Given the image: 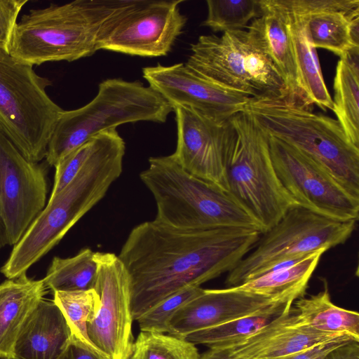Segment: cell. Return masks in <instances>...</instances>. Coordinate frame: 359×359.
Returning a JSON list of instances; mask_svg holds the SVG:
<instances>
[{
    "instance_id": "1",
    "label": "cell",
    "mask_w": 359,
    "mask_h": 359,
    "mask_svg": "<svg viewBox=\"0 0 359 359\" xmlns=\"http://www.w3.org/2000/svg\"><path fill=\"white\" fill-rule=\"evenodd\" d=\"M262 233L243 228L180 229L155 219L134 227L118 255L128 276L133 320L186 287L232 271Z\"/></svg>"
},
{
    "instance_id": "2",
    "label": "cell",
    "mask_w": 359,
    "mask_h": 359,
    "mask_svg": "<svg viewBox=\"0 0 359 359\" xmlns=\"http://www.w3.org/2000/svg\"><path fill=\"white\" fill-rule=\"evenodd\" d=\"M126 144L116 129L94 136V146L71 182L48 203L1 266L8 279L26 273L106 194L121 175Z\"/></svg>"
},
{
    "instance_id": "3",
    "label": "cell",
    "mask_w": 359,
    "mask_h": 359,
    "mask_svg": "<svg viewBox=\"0 0 359 359\" xmlns=\"http://www.w3.org/2000/svg\"><path fill=\"white\" fill-rule=\"evenodd\" d=\"M132 1L76 0L31 9L17 22L8 53L32 66L90 56L103 28Z\"/></svg>"
},
{
    "instance_id": "4",
    "label": "cell",
    "mask_w": 359,
    "mask_h": 359,
    "mask_svg": "<svg viewBox=\"0 0 359 359\" xmlns=\"http://www.w3.org/2000/svg\"><path fill=\"white\" fill-rule=\"evenodd\" d=\"M140 177L154 196V219L159 222L186 229L243 228L263 233L228 191L189 174L171 155L149 158Z\"/></svg>"
},
{
    "instance_id": "5",
    "label": "cell",
    "mask_w": 359,
    "mask_h": 359,
    "mask_svg": "<svg viewBox=\"0 0 359 359\" xmlns=\"http://www.w3.org/2000/svg\"><path fill=\"white\" fill-rule=\"evenodd\" d=\"M244 110L266 132L315 159L359 198V148L337 119L313 112L311 107L289 97H252Z\"/></svg>"
},
{
    "instance_id": "6",
    "label": "cell",
    "mask_w": 359,
    "mask_h": 359,
    "mask_svg": "<svg viewBox=\"0 0 359 359\" xmlns=\"http://www.w3.org/2000/svg\"><path fill=\"white\" fill-rule=\"evenodd\" d=\"M172 107L141 81L107 79L86 105L61 114L48 142L46 160L55 166L66 154L92 137L138 121L165 123Z\"/></svg>"
},
{
    "instance_id": "7",
    "label": "cell",
    "mask_w": 359,
    "mask_h": 359,
    "mask_svg": "<svg viewBox=\"0 0 359 359\" xmlns=\"http://www.w3.org/2000/svg\"><path fill=\"white\" fill-rule=\"evenodd\" d=\"M230 121L233 136L226 168L228 192L264 233L298 205L278 178L265 130L245 110Z\"/></svg>"
},
{
    "instance_id": "8",
    "label": "cell",
    "mask_w": 359,
    "mask_h": 359,
    "mask_svg": "<svg viewBox=\"0 0 359 359\" xmlns=\"http://www.w3.org/2000/svg\"><path fill=\"white\" fill-rule=\"evenodd\" d=\"M51 86L33 66L0 49V133L29 161L46 157L48 142L64 111L48 96Z\"/></svg>"
},
{
    "instance_id": "9",
    "label": "cell",
    "mask_w": 359,
    "mask_h": 359,
    "mask_svg": "<svg viewBox=\"0 0 359 359\" xmlns=\"http://www.w3.org/2000/svg\"><path fill=\"white\" fill-rule=\"evenodd\" d=\"M190 50L184 64L207 81L252 98H290L282 76L248 30L201 35Z\"/></svg>"
},
{
    "instance_id": "10",
    "label": "cell",
    "mask_w": 359,
    "mask_h": 359,
    "mask_svg": "<svg viewBox=\"0 0 359 359\" xmlns=\"http://www.w3.org/2000/svg\"><path fill=\"white\" fill-rule=\"evenodd\" d=\"M357 221L335 220L296 205L262 233L254 248L228 273V287L266 273L278 265L301 259L321 249L345 243Z\"/></svg>"
},
{
    "instance_id": "11",
    "label": "cell",
    "mask_w": 359,
    "mask_h": 359,
    "mask_svg": "<svg viewBox=\"0 0 359 359\" xmlns=\"http://www.w3.org/2000/svg\"><path fill=\"white\" fill-rule=\"evenodd\" d=\"M265 132L278 178L298 205L335 220L358 221L359 198L309 155Z\"/></svg>"
},
{
    "instance_id": "12",
    "label": "cell",
    "mask_w": 359,
    "mask_h": 359,
    "mask_svg": "<svg viewBox=\"0 0 359 359\" xmlns=\"http://www.w3.org/2000/svg\"><path fill=\"white\" fill-rule=\"evenodd\" d=\"M183 1L133 0L103 28L97 50L147 57L168 55L187 23L180 11Z\"/></svg>"
},
{
    "instance_id": "13",
    "label": "cell",
    "mask_w": 359,
    "mask_h": 359,
    "mask_svg": "<svg viewBox=\"0 0 359 359\" xmlns=\"http://www.w3.org/2000/svg\"><path fill=\"white\" fill-rule=\"evenodd\" d=\"M97 276L95 290L100 303L87 325L92 343L108 359H129L133 348V318L128 273L118 255L96 252Z\"/></svg>"
},
{
    "instance_id": "14",
    "label": "cell",
    "mask_w": 359,
    "mask_h": 359,
    "mask_svg": "<svg viewBox=\"0 0 359 359\" xmlns=\"http://www.w3.org/2000/svg\"><path fill=\"white\" fill-rule=\"evenodd\" d=\"M47 191L44 168L0 133V216L8 245L17 244L44 209Z\"/></svg>"
},
{
    "instance_id": "15",
    "label": "cell",
    "mask_w": 359,
    "mask_h": 359,
    "mask_svg": "<svg viewBox=\"0 0 359 359\" xmlns=\"http://www.w3.org/2000/svg\"><path fill=\"white\" fill-rule=\"evenodd\" d=\"M177 139L171 154L189 174L228 191L226 168L233 128L186 107L173 108Z\"/></svg>"
},
{
    "instance_id": "16",
    "label": "cell",
    "mask_w": 359,
    "mask_h": 359,
    "mask_svg": "<svg viewBox=\"0 0 359 359\" xmlns=\"http://www.w3.org/2000/svg\"><path fill=\"white\" fill-rule=\"evenodd\" d=\"M142 75L172 108L189 107L218 121H229L243 111L252 98L200 77L182 62L146 67Z\"/></svg>"
},
{
    "instance_id": "17",
    "label": "cell",
    "mask_w": 359,
    "mask_h": 359,
    "mask_svg": "<svg viewBox=\"0 0 359 359\" xmlns=\"http://www.w3.org/2000/svg\"><path fill=\"white\" fill-rule=\"evenodd\" d=\"M351 340L355 339L347 334L319 332L305 326L292 306L255 333L214 347L224 348L234 359H284L324 343Z\"/></svg>"
},
{
    "instance_id": "18",
    "label": "cell",
    "mask_w": 359,
    "mask_h": 359,
    "mask_svg": "<svg viewBox=\"0 0 359 359\" xmlns=\"http://www.w3.org/2000/svg\"><path fill=\"white\" fill-rule=\"evenodd\" d=\"M289 301L231 287L204 289L202 294L182 306L171 318L168 334L182 338L191 332L252 315Z\"/></svg>"
},
{
    "instance_id": "19",
    "label": "cell",
    "mask_w": 359,
    "mask_h": 359,
    "mask_svg": "<svg viewBox=\"0 0 359 359\" xmlns=\"http://www.w3.org/2000/svg\"><path fill=\"white\" fill-rule=\"evenodd\" d=\"M261 4L262 14L247 30L282 76L290 98L311 107L300 89L287 13L277 0H261Z\"/></svg>"
},
{
    "instance_id": "20",
    "label": "cell",
    "mask_w": 359,
    "mask_h": 359,
    "mask_svg": "<svg viewBox=\"0 0 359 359\" xmlns=\"http://www.w3.org/2000/svg\"><path fill=\"white\" fill-rule=\"evenodd\" d=\"M71 339V332L53 300L43 299L21 330L13 359H59Z\"/></svg>"
},
{
    "instance_id": "21",
    "label": "cell",
    "mask_w": 359,
    "mask_h": 359,
    "mask_svg": "<svg viewBox=\"0 0 359 359\" xmlns=\"http://www.w3.org/2000/svg\"><path fill=\"white\" fill-rule=\"evenodd\" d=\"M46 290L26 273L0 284V358L13 359L17 338Z\"/></svg>"
},
{
    "instance_id": "22",
    "label": "cell",
    "mask_w": 359,
    "mask_h": 359,
    "mask_svg": "<svg viewBox=\"0 0 359 359\" xmlns=\"http://www.w3.org/2000/svg\"><path fill=\"white\" fill-rule=\"evenodd\" d=\"M321 249L301 259L278 265L275 269L231 288L273 299L295 301L304 297L311 277L322 255Z\"/></svg>"
},
{
    "instance_id": "23",
    "label": "cell",
    "mask_w": 359,
    "mask_h": 359,
    "mask_svg": "<svg viewBox=\"0 0 359 359\" xmlns=\"http://www.w3.org/2000/svg\"><path fill=\"white\" fill-rule=\"evenodd\" d=\"M285 11L304 99L310 106L316 104L323 111L333 110L332 99L323 79L316 48L310 40L306 16Z\"/></svg>"
},
{
    "instance_id": "24",
    "label": "cell",
    "mask_w": 359,
    "mask_h": 359,
    "mask_svg": "<svg viewBox=\"0 0 359 359\" xmlns=\"http://www.w3.org/2000/svg\"><path fill=\"white\" fill-rule=\"evenodd\" d=\"M294 302L297 318L305 326L319 332L347 334L359 341V313L334 304L325 280L322 291Z\"/></svg>"
},
{
    "instance_id": "25",
    "label": "cell",
    "mask_w": 359,
    "mask_h": 359,
    "mask_svg": "<svg viewBox=\"0 0 359 359\" xmlns=\"http://www.w3.org/2000/svg\"><path fill=\"white\" fill-rule=\"evenodd\" d=\"M359 47L338 62L334 79L333 111L348 140L359 148Z\"/></svg>"
},
{
    "instance_id": "26",
    "label": "cell",
    "mask_w": 359,
    "mask_h": 359,
    "mask_svg": "<svg viewBox=\"0 0 359 359\" xmlns=\"http://www.w3.org/2000/svg\"><path fill=\"white\" fill-rule=\"evenodd\" d=\"M293 303L289 301L278 304L265 311L191 332L182 338L194 345L203 344L209 348L236 341L264 327L290 309Z\"/></svg>"
},
{
    "instance_id": "27",
    "label": "cell",
    "mask_w": 359,
    "mask_h": 359,
    "mask_svg": "<svg viewBox=\"0 0 359 359\" xmlns=\"http://www.w3.org/2000/svg\"><path fill=\"white\" fill-rule=\"evenodd\" d=\"M94 254L86 248L72 257H55L42 279L44 285L53 292L94 289L97 276Z\"/></svg>"
},
{
    "instance_id": "28",
    "label": "cell",
    "mask_w": 359,
    "mask_h": 359,
    "mask_svg": "<svg viewBox=\"0 0 359 359\" xmlns=\"http://www.w3.org/2000/svg\"><path fill=\"white\" fill-rule=\"evenodd\" d=\"M359 8L350 12L329 11L306 16L311 42L317 48L327 49L340 57L354 46L351 27Z\"/></svg>"
},
{
    "instance_id": "29",
    "label": "cell",
    "mask_w": 359,
    "mask_h": 359,
    "mask_svg": "<svg viewBox=\"0 0 359 359\" xmlns=\"http://www.w3.org/2000/svg\"><path fill=\"white\" fill-rule=\"evenodd\" d=\"M53 301L63 314L71 336L103 354L90 340L87 331V325L95 317L99 307L96 290L55 291Z\"/></svg>"
},
{
    "instance_id": "30",
    "label": "cell",
    "mask_w": 359,
    "mask_h": 359,
    "mask_svg": "<svg viewBox=\"0 0 359 359\" xmlns=\"http://www.w3.org/2000/svg\"><path fill=\"white\" fill-rule=\"evenodd\" d=\"M208 15L202 25L214 32L243 30L262 14L261 0H207Z\"/></svg>"
},
{
    "instance_id": "31",
    "label": "cell",
    "mask_w": 359,
    "mask_h": 359,
    "mask_svg": "<svg viewBox=\"0 0 359 359\" xmlns=\"http://www.w3.org/2000/svg\"><path fill=\"white\" fill-rule=\"evenodd\" d=\"M196 345L165 333L141 331L129 359H198Z\"/></svg>"
},
{
    "instance_id": "32",
    "label": "cell",
    "mask_w": 359,
    "mask_h": 359,
    "mask_svg": "<svg viewBox=\"0 0 359 359\" xmlns=\"http://www.w3.org/2000/svg\"><path fill=\"white\" fill-rule=\"evenodd\" d=\"M203 290L201 287L191 286L167 297L137 320L140 330L168 333V323L174 314L184 304L202 294Z\"/></svg>"
},
{
    "instance_id": "33",
    "label": "cell",
    "mask_w": 359,
    "mask_h": 359,
    "mask_svg": "<svg viewBox=\"0 0 359 359\" xmlns=\"http://www.w3.org/2000/svg\"><path fill=\"white\" fill-rule=\"evenodd\" d=\"M94 146V136L63 156L55 165L54 183L50 197L65 189L77 175Z\"/></svg>"
},
{
    "instance_id": "34",
    "label": "cell",
    "mask_w": 359,
    "mask_h": 359,
    "mask_svg": "<svg viewBox=\"0 0 359 359\" xmlns=\"http://www.w3.org/2000/svg\"><path fill=\"white\" fill-rule=\"evenodd\" d=\"M286 11L301 15L329 12H350L359 8L358 0H277Z\"/></svg>"
},
{
    "instance_id": "35",
    "label": "cell",
    "mask_w": 359,
    "mask_h": 359,
    "mask_svg": "<svg viewBox=\"0 0 359 359\" xmlns=\"http://www.w3.org/2000/svg\"><path fill=\"white\" fill-rule=\"evenodd\" d=\"M27 0H0V49L8 52L18 15Z\"/></svg>"
},
{
    "instance_id": "36",
    "label": "cell",
    "mask_w": 359,
    "mask_h": 359,
    "mask_svg": "<svg viewBox=\"0 0 359 359\" xmlns=\"http://www.w3.org/2000/svg\"><path fill=\"white\" fill-rule=\"evenodd\" d=\"M59 359H108L101 353L90 348L79 339H71Z\"/></svg>"
},
{
    "instance_id": "37",
    "label": "cell",
    "mask_w": 359,
    "mask_h": 359,
    "mask_svg": "<svg viewBox=\"0 0 359 359\" xmlns=\"http://www.w3.org/2000/svg\"><path fill=\"white\" fill-rule=\"evenodd\" d=\"M345 342L346 341H336L324 343L291 355L284 359H323L327 353Z\"/></svg>"
},
{
    "instance_id": "38",
    "label": "cell",
    "mask_w": 359,
    "mask_h": 359,
    "mask_svg": "<svg viewBox=\"0 0 359 359\" xmlns=\"http://www.w3.org/2000/svg\"><path fill=\"white\" fill-rule=\"evenodd\" d=\"M323 359H359V341L343 343L327 353Z\"/></svg>"
},
{
    "instance_id": "39",
    "label": "cell",
    "mask_w": 359,
    "mask_h": 359,
    "mask_svg": "<svg viewBox=\"0 0 359 359\" xmlns=\"http://www.w3.org/2000/svg\"><path fill=\"white\" fill-rule=\"evenodd\" d=\"M198 359H234L229 355L224 348L212 347L208 351L200 355Z\"/></svg>"
},
{
    "instance_id": "40",
    "label": "cell",
    "mask_w": 359,
    "mask_h": 359,
    "mask_svg": "<svg viewBox=\"0 0 359 359\" xmlns=\"http://www.w3.org/2000/svg\"><path fill=\"white\" fill-rule=\"evenodd\" d=\"M8 245L6 234L0 216V249Z\"/></svg>"
},
{
    "instance_id": "41",
    "label": "cell",
    "mask_w": 359,
    "mask_h": 359,
    "mask_svg": "<svg viewBox=\"0 0 359 359\" xmlns=\"http://www.w3.org/2000/svg\"><path fill=\"white\" fill-rule=\"evenodd\" d=\"M0 359H10V358H0Z\"/></svg>"
}]
</instances>
